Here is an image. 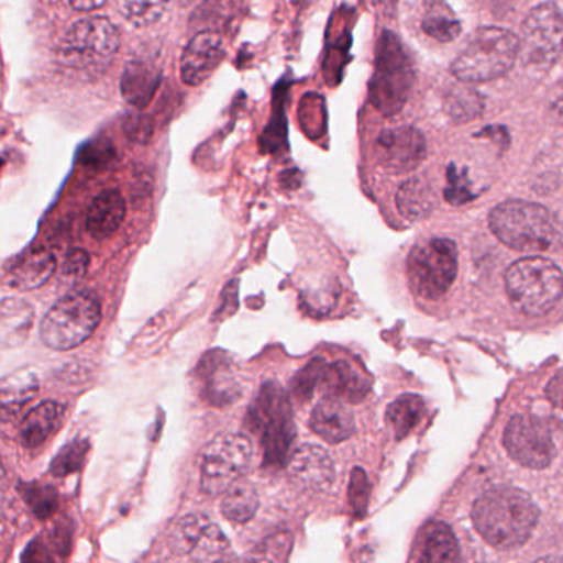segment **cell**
<instances>
[{
  "label": "cell",
  "instance_id": "cell-12",
  "mask_svg": "<svg viewBox=\"0 0 563 563\" xmlns=\"http://www.w3.org/2000/svg\"><path fill=\"white\" fill-rule=\"evenodd\" d=\"M173 553L194 563H217L225 556L229 540L220 527L202 514L183 517L169 532Z\"/></svg>",
  "mask_w": 563,
  "mask_h": 563
},
{
  "label": "cell",
  "instance_id": "cell-17",
  "mask_svg": "<svg viewBox=\"0 0 563 563\" xmlns=\"http://www.w3.org/2000/svg\"><path fill=\"white\" fill-rule=\"evenodd\" d=\"M289 474L308 489L324 490L334 483V461L324 448L305 444L292 451Z\"/></svg>",
  "mask_w": 563,
  "mask_h": 563
},
{
  "label": "cell",
  "instance_id": "cell-20",
  "mask_svg": "<svg viewBox=\"0 0 563 563\" xmlns=\"http://www.w3.org/2000/svg\"><path fill=\"white\" fill-rule=\"evenodd\" d=\"M325 397L338 401H361L368 394L371 382L364 372L347 361L328 364L321 384Z\"/></svg>",
  "mask_w": 563,
  "mask_h": 563
},
{
  "label": "cell",
  "instance_id": "cell-42",
  "mask_svg": "<svg viewBox=\"0 0 563 563\" xmlns=\"http://www.w3.org/2000/svg\"><path fill=\"white\" fill-rule=\"evenodd\" d=\"M107 2L100 0V2H93V0H78V2H70V8L78 12H93L98 9L104 8Z\"/></svg>",
  "mask_w": 563,
  "mask_h": 563
},
{
  "label": "cell",
  "instance_id": "cell-26",
  "mask_svg": "<svg viewBox=\"0 0 563 563\" xmlns=\"http://www.w3.org/2000/svg\"><path fill=\"white\" fill-rule=\"evenodd\" d=\"M260 497L256 487L249 481L240 479L223 494L222 512L230 522L245 523L255 517Z\"/></svg>",
  "mask_w": 563,
  "mask_h": 563
},
{
  "label": "cell",
  "instance_id": "cell-9",
  "mask_svg": "<svg viewBox=\"0 0 563 563\" xmlns=\"http://www.w3.org/2000/svg\"><path fill=\"white\" fill-rule=\"evenodd\" d=\"M457 275L456 243L450 239H430L411 250L408 279L415 295L437 301L446 295Z\"/></svg>",
  "mask_w": 563,
  "mask_h": 563
},
{
  "label": "cell",
  "instance_id": "cell-41",
  "mask_svg": "<svg viewBox=\"0 0 563 563\" xmlns=\"http://www.w3.org/2000/svg\"><path fill=\"white\" fill-rule=\"evenodd\" d=\"M24 563H52V559L45 547L37 542L29 547L27 552H25Z\"/></svg>",
  "mask_w": 563,
  "mask_h": 563
},
{
  "label": "cell",
  "instance_id": "cell-27",
  "mask_svg": "<svg viewBox=\"0 0 563 563\" xmlns=\"http://www.w3.org/2000/svg\"><path fill=\"white\" fill-rule=\"evenodd\" d=\"M427 405L418 395H404L388 407L387 421L398 440L410 434L423 420Z\"/></svg>",
  "mask_w": 563,
  "mask_h": 563
},
{
  "label": "cell",
  "instance_id": "cell-29",
  "mask_svg": "<svg viewBox=\"0 0 563 563\" xmlns=\"http://www.w3.org/2000/svg\"><path fill=\"white\" fill-rule=\"evenodd\" d=\"M448 114L453 118L454 121H471L481 114L483 111V98L479 93L470 88L457 87L453 91H450L446 97Z\"/></svg>",
  "mask_w": 563,
  "mask_h": 563
},
{
  "label": "cell",
  "instance_id": "cell-28",
  "mask_svg": "<svg viewBox=\"0 0 563 563\" xmlns=\"http://www.w3.org/2000/svg\"><path fill=\"white\" fill-rule=\"evenodd\" d=\"M37 388V378L31 374L11 375V377L5 378L4 384H2V407H4V413H8L9 410L15 411L18 408H21L25 401L34 397Z\"/></svg>",
  "mask_w": 563,
  "mask_h": 563
},
{
  "label": "cell",
  "instance_id": "cell-18",
  "mask_svg": "<svg viewBox=\"0 0 563 563\" xmlns=\"http://www.w3.org/2000/svg\"><path fill=\"white\" fill-rule=\"evenodd\" d=\"M55 266L57 262L54 253L48 252L47 249L25 250L9 266L5 283L21 291H32L48 282V278L54 275Z\"/></svg>",
  "mask_w": 563,
  "mask_h": 563
},
{
  "label": "cell",
  "instance_id": "cell-16",
  "mask_svg": "<svg viewBox=\"0 0 563 563\" xmlns=\"http://www.w3.org/2000/svg\"><path fill=\"white\" fill-rule=\"evenodd\" d=\"M203 398L216 407H225L240 398L239 380L229 357L223 352H210L197 367Z\"/></svg>",
  "mask_w": 563,
  "mask_h": 563
},
{
  "label": "cell",
  "instance_id": "cell-6",
  "mask_svg": "<svg viewBox=\"0 0 563 563\" xmlns=\"http://www.w3.org/2000/svg\"><path fill=\"white\" fill-rule=\"evenodd\" d=\"M120 48V34L107 18H85L71 24L58 44L65 67L81 74L104 70Z\"/></svg>",
  "mask_w": 563,
  "mask_h": 563
},
{
  "label": "cell",
  "instance_id": "cell-33",
  "mask_svg": "<svg viewBox=\"0 0 563 563\" xmlns=\"http://www.w3.org/2000/svg\"><path fill=\"white\" fill-rule=\"evenodd\" d=\"M121 15L134 27H147L159 21L164 14L161 2H121Z\"/></svg>",
  "mask_w": 563,
  "mask_h": 563
},
{
  "label": "cell",
  "instance_id": "cell-35",
  "mask_svg": "<svg viewBox=\"0 0 563 563\" xmlns=\"http://www.w3.org/2000/svg\"><path fill=\"white\" fill-rule=\"evenodd\" d=\"M444 197L453 206H463V203L474 199L466 170L457 169L454 164L448 167V186L444 190Z\"/></svg>",
  "mask_w": 563,
  "mask_h": 563
},
{
  "label": "cell",
  "instance_id": "cell-43",
  "mask_svg": "<svg viewBox=\"0 0 563 563\" xmlns=\"http://www.w3.org/2000/svg\"><path fill=\"white\" fill-rule=\"evenodd\" d=\"M217 563H255L253 560L242 559V556H223Z\"/></svg>",
  "mask_w": 563,
  "mask_h": 563
},
{
  "label": "cell",
  "instance_id": "cell-8",
  "mask_svg": "<svg viewBox=\"0 0 563 563\" xmlns=\"http://www.w3.org/2000/svg\"><path fill=\"white\" fill-rule=\"evenodd\" d=\"M100 321L101 305L91 292H70L45 314L41 339L55 351H70L88 341Z\"/></svg>",
  "mask_w": 563,
  "mask_h": 563
},
{
  "label": "cell",
  "instance_id": "cell-38",
  "mask_svg": "<svg viewBox=\"0 0 563 563\" xmlns=\"http://www.w3.org/2000/svg\"><path fill=\"white\" fill-rule=\"evenodd\" d=\"M128 137L136 143H147L153 134V123L146 117H130L124 123Z\"/></svg>",
  "mask_w": 563,
  "mask_h": 563
},
{
  "label": "cell",
  "instance_id": "cell-10",
  "mask_svg": "<svg viewBox=\"0 0 563 563\" xmlns=\"http://www.w3.org/2000/svg\"><path fill=\"white\" fill-rule=\"evenodd\" d=\"M520 57L530 74L540 77L553 67L563 52V12L555 4H540L522 24Z\"/></svg>",
  "mask_w": 563,
  "mask_h": 563
},
{
  "label": "cell",
  "instance_id": "cell-30",
  "mask_svg": "<svg viewBox=\"0 0 563 563\" xmlns=\"http://www.w3.org/2000/svg\"><path fill=\"white\" fill-rule=\"evenodd\" d=\"M325 364L321 357L312 358L305 368L298 372L291 382L292 397L298 400H309L314 394L316 388L321 387L322 377H324Z\"/></svg>",
  "mask_w": 563,
  "mask_h": 563
},
{
  "label": "cell",
  "instance_id": "cell-36",
  "mask_svg": "<svg viewBox=\"0 0 563 563\" xmlns=\"http://www.w3.org/2000/svg\"><path fill=\"white\" fill-rule=\"evenodd\" d=\"M88 266H90V255L85 250L74 249L65 255L60 273L68 282H78L87 275Z\"/></svg>",
  "mask_w": 563,
  "mask_h": 563
},
{
  "label": "cell",
  "instance_id": "cell-25",
  "mask_svg": "<svg viewBox=\"0 0 563 563\" xmlns=\"http://www.w3.org/2000/svg\"><path fill=\"white\" fill-rule=\"evenodd\" d=\"M437 206V196H434L433 187L421 179L413 177L401 184L397 194V207L401 216L408 220H421L430 216Z\"/></svg>",
  "mask_w": 563,
  "mask_h": 563
},
{
  "label": "cell",
  "instance_id": "cell-19",
  "mask_svg": "<svg viewBox=\"0 0 563 563\" xmlns=\"http://www.w3.org/2000/svg\"><path fill=\"white\" fill-rule=\"evenodd\" d=\"M126 219V202L120 190L108 189L98 194L85 217V229L95 240H107L118 232Z\"/></svg>",
  "mask_w": 563,
  "mask_h": 563
},
{
  "label": "cell",
  "instance_id": "cell-31",
  "mask_svg": "<svg viewBox=\"0 0 563 563\" xmlns=\"http://www.w3.org/2000/svg\"><path fill=\"white\" fill-rule=\"evenodd\" d=\"M423 31L437 41L451 42L461 34V24L451 12H443V8H440V11L431 9L424 15Z\"/></svg>",
  "mask_w": 563,
  "mask_h": 563
},
{
  "label": "cell",
  "instance_id": "cell-14",
  "mask_svg": "<svg viewBox=\"0 0 563 563\" xmlns=\"http://www.w3.org/2000/svg\"><path fill=\"white\" fill-rule=\"evenodd\" d=\"M427 144L423 134L411 126L382 131L377 140L378 163L394 174L410 173L423 163Z\"/></svg>",
  "mask_w": 563,
  "mask_h": 563
},
{
  "label": "cell",
  "instance_id": "cell-2",
  "mask_svg": "<svg viewBox=\"0 0 563 563\" xmlns=\"http://www.w3.org/2000/svg\"><path fill=\"white\" fill-rule=\"evenodd\" d=\"M246 424L262 438L263 464L283 466L291 456L296 427L292 421L291 401L282 385L266 382L246 415Z\"/></svg>",
  "mask_w": 563,
  "mask_h": 563
},
{
  "label": "cell",
  "instance_id": "cell-5",
  "mask_svg": "<svg viewBox=\"0 0 563 563\" xmlns=\"http://www.w3.org/2000/svg\"><path fill=\"white\" fill-rule=\"evenodd\" d=\"M506 289L517 311L526 316L547 314L563 296L559 266L542 256H527L506 272Z\"/></svg>",
  "mask_w": 563,
  "mask_h": 563
},
{
  "label": "cell",
  "instance_id": "cell-15",
  "mask_svg": "<svg viewBox=\"0 0 563 563\" xmlns=\"http://www.w3.org/2000/svg\"><path fill=\"white\" fill-rule=\"evenodd\" d=\"M225 57L223 41L217 32L202 31L184 48L180 57V78L189 87H199Z\"/></svg>",
  "mask_w": 563,
  "mask_h": 563
},
{
  "label": "cell",
  "instance_id": "cell-3",
  "mask_svg": "<svg viewBox=\"0 0 563 563\" xmlns=\"http://www.w3.org/2000/svg\"><path fill=\"white\" fill-rule=\"evenodd\" d=\"M519 54L520 41L512 32L483 27L454 60L451 74L461 84H486L504 77L514 67Z\"/></svg>",
  "mask_w": 563,
  "mask_h": 563
},
{
  "label": "cell",
  "instance_id": "cell-1",
  "mask_svg": "<svg viewBox=\"0 0 563 563\" xmlns=\"http://www.w3.org/2000/svg\"><path fill=\"white\" fill-rule=\"evenodd\" d=\"M539 520L533 500L514 487H499L481 496L473 507L477 532L496 549H514L529 540Z\"/></svg>",
  "mask_w": 563,
  "mask_h": 563
},
{
  "label": "cell",
  "instance_id": "cell-24",
  "mask_svg": "<svg viewBox=\"0 0 563 563\" xmlns=\"http://www.w3.org/2000/svg\"><path fill=\"white\" fill-rule=\"evenodd\" d=\"M159 85V71L141 62H130L124 68L121 93L128 103L137 110H144L153 100Z\"/></svg>",
  "mask_w": 563,
  "mask_h": 563
},
{
  "label": "cell",
  "instance_id": "cell-11",
  "mask_svg": "<svg viewBox=\"0 0 563 563\" xmlns=\"http://www.w3.org/2000/svg\"><path fill=\"white\" fill-rule=\"evenodd\" d=\"M253 446L246 434L223 433L207 444L200 464V486L206 494H225L243 479L252 463Z\"/></svg>",
  "mask_w": 563,
  "mask_h": 563
},
{
  "label": "cell",
  "instance_id": "cell-39",
  "mask_svg": "<svg viewBox=\"0 0 563 563\" xmlns=\"http://www.w3.org/2000/svg\"><path fill=\"white\" fill-rule=\"evenodd\" d=\"M547 397H549L553 404L563 408V372L556 374L555 377L550 380V384L547 385Z\"/></svg>",
  "mask_w": 563,
  "mask_h": 563
},
{
  "label": "cell",
  "instance_id": "cell-21",
  "mask_svg": "<svg viewBox=\"0 0 563 563\" xmlns=\"http://www.w3.org/2000/svg\"><path fill=\"white\" fill-rule=\"evenodd\" d=\"M309 424L328 443H341L351 438L355 430L352 411L342 401L332 398H324L316 405Z\"/></svg>",
  "mask_w": 563,
  "mask_h": 563
},
{
  "label": "cell",
  "instance_id": "cell-34",
  "mask_svg": "<svg viewBox=\"0 0 563 563\" xmlns=\"http://www.w3.org/2000/svg\"><path fill=\"white\" fill-rule=\"evenodd\" d=\"M88 450H90V444L87 441L77 440L68 444L57 454L54 463H52V474H55V476H67V474L80 470L84 466Z\"/></svg>",
  "mask_w": 563,
  "mask_h": 563
},
{
  "label": "cell",
  "instance_id": "cell-37",
  "mask_svg": "<svg viewBox=\"0 0 563 563\" xmlns=\"http://www.w3.org/2000/svg\"><path fill=\"white\" fill-rule=\"evenodd\" d=\"M368 493H371V487H368L367 474L361 467H355L351 477L349 496H351V504L357 516H362L367 509Z\"/></svg>",
  "mask_w": 563,
  "mask_h": 563
},
{
  "label": "cell",
  "instance_id": "cell-44",
  "mask_svg": "<svg viewBox=\"0 0 563 563\" xmlns=\"http://www.w3.org/2000/svg\"><path fill=\"white\" fill-rule=\"evenodd\" d=\"M536 563H563L562 560L559 559H552V556H549V559H542L539 560V562Z\"/></svg>",
  "mask_w": 563,
  "mask_h": 563
},
{
  "label": "cell",
  "instance_id": "cell-23",
  "mask_svg": "<svg viewBox=\"0 0 563 563\" xmlns=\"http://www.w3.org/2000/svg\"><path fill=\"white\" fill-rule=\"evenodd\" d=\"M65 407L57 401H44L29 411L22 421L21 440L25 448H37L47 441L64 421Z\"/></svg>",
  "mask_w": 563,
  "mask_h": 563
},
{
  "label": "cell",
  "instance_id": "cell-4",
  "mask_svg": "<svg viewBox=\"0 0 563 563\" xmlns=\"http://www.w3.org/2000/svg\"><path fill=\"white\" fill-rule=\"evenodd\" d=\"M489 227L504 245L517 252H545L556 239L552 213L526 200L499 203L490 212Z\"/></svg>",
  "mask_w": 563,
  "mask_h": 563
},
{
  "label": "cell",
  "instance_id": "cell-32",
  "mask_svg": "<svg viewBox=\"0 0 563 563\" xmlns=\"http://www.w3.org/2000/svg\"><path fill=\"white\" fill-rule=\"evenodd\" d=\"M24 497L38 519H48L57 510L58 493L55 487L29 484L24 487Z\"/></svg>",
  "mask_w": 563,
  "mask_h": 563
},
{
  "label": "cell",
  "instance_id": "cell-13",
  "mask_svg": "<svg viewBox=\"0 0 563 563\" xmlns=\"http://www.w3.org/2000/svg\"><path fill=\"white\" fill-rule=\"evenodd\" d=\"M504 444L512 460L530 470H543L555 456V444L545 424L526 415H517L509 421Z\"/></svg>",
  "mask_w": 563,
  "mask_h": 563
},
{
  "label": "cell",
  "instance_id": "cell-7",
  "mask_svg": "<svg viewBox=\"0 0 563 563\" xmlns=\"http://www.w3.org/2000/svg\"><path fill=\"white\" fill-rule=\"evenodd\" d=\"M413 67L397 35L384 32L375 55V74L368 91L371 101L382 114H397L407 103L413 87Z\"/></svg>",
  "mask_w": 563,
  "mask_h": 563
},
{
  "label": "cell",
  "instance_id": "cell-40",
  "mask_svg": "<svg viewBox=\"0 0 563 563\" xmlns=\"http://www.w3.org/2000/svg\"><path fill=\"white\" fill-rule=\"evenodd\" d=\"M550 114H552L556 121L563 123V80L556 85L552 98H550Z\"/></svg>",
  "mask_w": 563,
  "mask_h": 563
},
{
  "label": "cell",
  "instance_id": "cell-22",
  "mask_svg": "<svg viewBox=\"0 0 563 563\" xmlns=\"http://www.w3.org/2000/svg\"><path fill=\"white\" fill-rule=\"evenodd\" d=\"M417 563H457L460 549L450 527L443 522H428L415 543Z\"/></svg>",
  "mask_w": 563,
  "mask_h": 563
}]
</instances>
